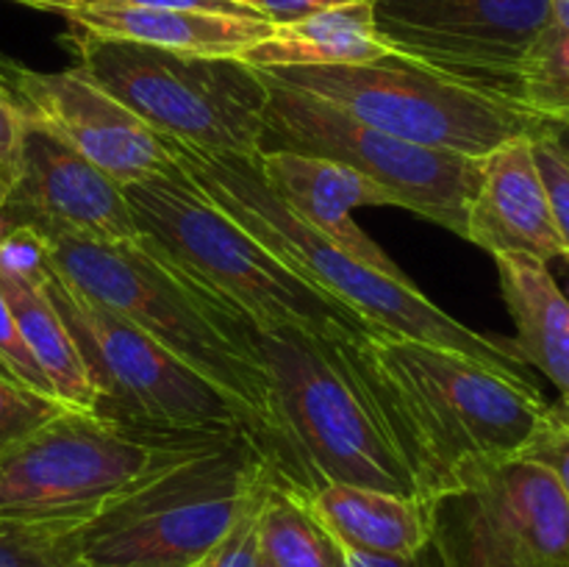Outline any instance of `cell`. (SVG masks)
<instances>
[{"label": "cell", "instance_id": "obj_33", "mask_svg": "<svg viewBox=\"0 0 569 567\" xmlns=\"http://www.w3.org/2000/svg\"><path fill=\"white\" fill-rule=\"evenodd\" d=\"M20 145H22V115L14 100L0 89V178L6 183L14 181L17 167H20Z\"/></svg>", "mask_w": 569, "mask_h": 567}, {"label": "cell", "instance_id": "obj_28", "mask_svg": "<svg viewBox=\"0 0 569 567\" xmlns=\"http://www.w3.org/2000/svg\"><path fill=\"white\" fill-rule=\"evenodd\" d=\"M520 456L548 467L559 478L569 500V400L561 398L556 404H548L539 428Z\"/></svg>", "mask_w": 569, "mask_h": 567}, {"label": "cell", "instance_id": "obj_8", "mask_svg": "<svg viewBox=\"0 0 569 567\" xmlns=\"http://www.w3.org/2000/svg\"><path fill=\"white\" fill-rule=\"evenodd\" d=\"M64 44L94 83L161 139L256 161L270 87L256 67L67 31Z\"/></svg>", "mask_w": 569, "mask_h": 567}, {"label": "cell", "instance_id": "obj_38", "mask_svg": "<svg viewBox=\"0 0 569 567\" xmlns=\"http://www.w3.org/2000/svg\"><path fill=\"white\" fill-rule=\"evenodd\" d=\"M11 3H20V6H28V9H37L42 0H11Z\"/></svg>", "mask_w": 569, "mask_h": 567}, {"label": "cell", "instance_id": "obj_27", "mask_svg": "<svg viewBox=\"0 0 569 567\" xmlns=\"http://www.w3.org/2000/svg\"><path fill=\"white\" fill-rule=\"evenodd\" d=\"M531 142L533 159H537L539 176H542L545 181V192H548L556 228H559L569 253V150L559 142V137L550 131L548 122L533 133Z\"/></svg>", "mask_w": 569, "mask_h": 567}, {"label": "cell", "instance_id": "obj_2", "mask_svg": "<svg viewBox=\"0 0 569 567\" xmlns=\"http://www.w3.org/2000/svg\"><path fill=\"white\" fill-rule=\"evenodd\" d=\"M176 167L233 222L253 233L295 276L356 311L372 331L442 345L503 372L528 376L511 339L487 337L445 315L409 278H392L365 265L306 226L272 195L250 159L189 148L167 139Z\"/></svg>", "mask_w": 569, "mask_h": 567}, {"label": "cell", "instance_id": "obj_18", "mask_svg": "<svg viewBox=\"0 0 569 567\" xmlns=\"http://www.w3.org/2000/svg\"><path fill=\"white\" fill-rule=\"evenodd\" d=\"M67 31L114 42L194 56L239 59L244 50L272 33V22L259 14H211L189 9H148V6H87L61 14Z\"/></svg>", "mask_w": 569, "mask_h": 567}, {"label": "cell", "instance_id": "obj_22", "mask_svg": "<svg viewBox=\"0 0 569 567\" xmlns=\"http://www.w3.org/2000/svg\"><path fill=\"white\" fill-rule=\"evenodd\" d=\"M0 295L14 315L17 328L26 339L28 350L48 376L53 395L76 411H94V387L89 381L87 365L61 320L59 309L50 300L42 284L0 272Z\"/></svg>", "mask_w": 569, "mask_h": 567}, {"label": "cell", "instance_id": "obj_44", "mask_svg": "<svg viewBox=\"0 0 569 567\" xmlns=\"http://www.w3.org/2000/svg\"><path fill=\"white\" fill-rule=\"evenodd\" d=\"M264 567H270V565H264Z\"/></svg>", "mask_w": 569, "mask_h": 567}, {"label": "cell", "instance_id": "obj_11", "mask_svg": "<svg viewBox=\"0 0 569 567\" xmlns=\"http://www.w3.org/2000/svg\"><path fill=\"white\" fill-rule=\"evenodd\" d=\"M270 87L261 150H295L353 167L387 189L392 206L467 239L470 206L481 187L483 159L422 148L376 131L306 92Z\"/></svg>", "mask_w": 569, "mask_h": 567}, {"label": "cell", "instance_id": "obj_37", "mask_svg": "<svg viewBox=\"0 0 569 567\" xmlns=\"http://www.w3.org/2000/svg\"><path fill=\"white\" fill-rule=\"evenodd\" d=\"M6 198H9V183H6L3 178H0V209H3Z\"/></svg>", "mask_w": 569, "mask_h": 567}, {"label": "cell", "instance_id": "obj_35", "mask_svg": "<svg viewBox=\"0 0 569 567\" xmlns=\"http://www.w3.org/2000/svg\"><path fill=\"white\" fill-rule=\"evenodd\" d=\"M550 28L553 33H569V0H548Z\"/></svg>", "mask_w": 569, "mask_h": 567}, {"label": "cell", "instance_id": "obj_21", "mask_svg": "<svg viewBox=\"0 0 569 567\" xmlns=\"http://www.w3.org/2000/svg\"><path fill=\"white\" fill-rule=\"evenodd\" d=\"M392 56L389 44L378 37L372 3H350L320 11L306 20L276 26L272 33L239 59L256 70L272 67H331L361 64Z\"/></svg>", "mask_w": 569, "mask_h": 567}, {"label": "cell", "instance_id": "obj_43", "mask_svg": "<svg viewBox=\"0 0 569 567\" xmlns=\"http://www.w3.org/2000/svg\"><path fill=\"white\" fill-rule=\"evenodd\" d=\"M231 3H239V0H231ZM239 6H242V3H239Z\"/></svg>", "mask_w": 569, "mask_h": 567}, {"label": "cell", "instance_id": "obj_24", "mask_svg": "<svg viewBox=\"0 0 569 567\" xmlns=\"http://www.w3.org/2000/svg\"><path fill=\"white\" fill-rule=\"evenodd\" d=\"M515 100L550 126L569 120V33L539 39L517 76Z\"/></svg>", "mask_w": 569, "mask_h": 567}, {"label": "cell", "instance_id": "obj_14", "mask_svg": "<svg viewBox=\"0 0 569 567\" xmlns=\"http://www.w3.org/2000/svg\"><path fill=\"white\" fill-rule=\"evenodd\" d=\"M0 89L26 120L48 128L122 187L178 170L167 139L150 131L78 64L39 72L0 56Z\"/></svg>", "mask_w": 569, "mask_h": 567}, {"label": "cell", "instance_id": "obj_29", "mask_svg": "<svg viewBox=\"0 0 569 567\" xmlns=\"http://www.w3.org/2000/svg\"><path fill=\"white\" fill-rule=\"evenodd\" d=\"M267 481H270V478H267ZM264 489H261L259 498L248 506V511L233 523L231 531H228L214 548L206 550L192 567H264V556H261L259 545V506L261 498H264Z\"/></svg>", "mask_w": 569, "mask_h": 567}, {"label": "cell", "instance_id": "obj_32", "mask_svg": "<svg viewBox=\"0 0 569 567\" xmlns=\"http://www.w3.org/2000/svg\"><path fill=\"white\" fill-rule=\"evenodd\" d=\"M239 3L253 11V14L264 17L272 26H287V22H298L311 14H320V11L337 9V6L376 3V0H239Z\"/></svg>", "mask_w": 569, "mask_h": 567}, {"label": "cell", "instance_id": "obj_13", "mask_svg": "<svg viewBox=\"0 0 569 567\" xmlns=\"http://www.w3.org/2000/svg\"><path fill=\"white\" fill-rule=\"evenodd\" d=\"M372 11L392 53L509 100L550 28L548 0H376Z\"/></svg>", "mask_w": 569, "mask_h": 567}, {"label": "cell", "instance_id": "obj_26", "mask_svg": "<svg viewBox=\"0 0 569 567\" xmlns=\"http://www.w3.org/2000/svg\"><path fill=\"white\" fill-rule=\"evenodd\" d=\"M67 406L0 372V454L26 439Z\"/></svg>", "mask_w": 569, "mask_h": 567}, {"label": "cell", "instance_id": "obj_40", "mask_svg": "<svg viewBox=\"0 0 569 567\" xmlns=\"http://www.w3.org/2000/svg\"><path fill=\"white\" fill-rule=\"evenodd\" d=\"M565 295L569 298V276H567V289H565Z\"/></svg>", "mask_w": 569, "mask_h": 567}, {"label": "cell", "instance_id": "obj_30", "mask_svg": "<svg viewBox=\"0 0 569 567\" xmlns=\"http://www.w3.org/2000/svg\"><path fill=\"white\" fill-rule=\"evenodd\" d=\"M0 272L42 284L48 278V239L31 226H11L0 239Z\"/></svg>", "mask_w": 569, "mask_h": 567}, {"label": "cell", "instance_id": "obj_1", "mask_svg": "<svg viewBox=\"0 0 569 567\" xmlns=\"http://www.w3.org/2000/svg\"><path fill=\"white\" fill-rule=\"evenodd\" d=\"M267 372L261 454L281 484L326 481L437 504L426 459L400 417L367 334L253 331Z\"/></svg>", "mask_w": 569, "mask_h": 567}, {"label": "cell", "instance_id": "obj_16", "mask_svg": "<svg viewBox=\"0 0 569 567\" xmlns=\"http://www.w3.org/2000/svg\"><path fill=\"white\" fill-rule=\"evenodd\" d=\"M531 139L533 133L509 139L483 159L481 187L467 220V242L492 256L526 253L545 265H569Z\"/></svg>", "mask_w": 569, "mask_h": 567}, {"label": "cell", "instance_id": "obj_12", "mask_svg": "<svg viewBox=\"0 0 569 567\" xmlns=\"http://www.w3.org/2000/svg\"><path fill=\"white\" fill-rule=\"evenodd\" d=\"M442 567H569V500L533 459L503 461L433 509Z\"/></svg>", "mask_w": 569, "mask_h": 567}, {"label": "cell", "instance_id": "obj_4", "mask_svg": "<svg viewBox=\"0 0 569 567\" xmlns=\"http://www.w3.org/2000/svg\"><path fill=\"white\" fill-rule=\"evenodd\" d=\"M48 239L56 276L137 326L153 342L187 361L194 372L253 417L259 445L267 426V372L253 328L183 276L150 239L94 245L70 237Z\"/></svg>", "mask_w": 569, "mask_h": 567}, {"label": "cell", "instance_id": "obj_6", "mask_svg": "<svg viewBox=\"0 0 569 567\" xmlns=\"http://www.w3.org/2000/svg\"><path fill=\"white\" fill-rule=\"evenodd\" d=\"M248 431L209 439L72 531L78 567H192L267 487Z\"/></svg>", "mask_w": 569, "mask_h": 567}, {"label": "cell", "instance_id": "obj_10", "mask_svg": "<svg viewBox=\"0 0 569 567\" xmlns=\"http://www.w3.org/2000/svg\"><path fill=\"white\" fill-rule=\"evenodd\" d=\"M44 289L87 365L98 398L92 415L161 431H248L259 442L253 417L187 361L53 270L44 278Z\"/></svg>", "mask_w": 569, "mask_h": 567}, {"label": "cell", "instance_id": "obj_9", "mask_svg": "<svg viewBox=\"0 0 569 567\" xmlns=\"http://www.w3.org/2000/svg\"><path fill=\"white\" fill-rule=\"evenodd\" d=\"M259 72L264 81L326 100L389 137L470 159H487L509 139L528 137L545 126L515 100L398 53L361 64L272 67Z\"/></svg>", "mask_w": 569, "mask_h": 567}, {"label": "cell", "instance_id": "obj_31", "mask_svg": "<svg viewBox=\"0 0 569 567\" xmlns=\"http://www.w3.org/2000/svg\"><path fill=\"white\" fill-rule=\"evenodd\" d=\"M0 365L6 367V372H9L14 381L26 384V387L37 389V392L56 398L48 376H44L42 367L37 365V359H33L31 350H28L26 339H22L14 315H11L3 295H0Z\"/></svg>", "mask_w": 569, "mask_h": 567}, {"label": "cell", "instance_id": "obj_34", "mask_svg": "<svg viewBox=\"0 0 569 567\" xmlns=\"http://www.w3.org/2000/svg\"><path fill=\"white\" fill-rule=\"evenodd\" d=\"M339 545V559L342 567H420V559H395V556H378L367 554V550L348 548V545Z\"/></svg>", "mask_w": 569, "mask_h": 567}, {"label": "cell", "instance_id": "obj_23", "mask_svg": "<svg viewBox=\"0 0 569 567\" xmlns=\"http://www.w3.org/2000/svg\"><path fill=\"white\" fill-rule=\"evenodd\" d=\"M259 545L270 567H342L337 539L272 470L259 506Z\"/></svg>", "mask_w": 569, "mask_h": 567}, {"label": "cell", "instance_id": "obj_15", "mask_svg": "<svg viewBox=\"0 0 569 567\" xmlns=\"http://www.w3.org/2000/svg\"><path fill=\"white\" fill-rule=\"evenodd\" d=\"M0 215L9 226H31L44 237L94 245H122L142 237L126 187L26 117L20 167Z\"/></svg>", "mask_w": 569, "mask_h": 567}, {"label": "cell", "instance_id": "obj_25", "mask_svg": "<svg viewBox=\"0 0 569 567\" xmlns=\"http://www.w3.org/2000/svg\"><path fill=\"white\" fill-rule=\"evenodd\" d=\"M0 567H78L72 531L0 523Z\"/></svg>", "mask_w": 569, "mask_h": 567}, {"label": "cell", "instance_id": "obj_19", "mask_svg": "<svg viewBox=\"0 0 569 567\" xmlns=\"http://www.w3.org/2000/svg\"><path fill=\"white\" fill-rule=\"evenodd\" d=\"M295 495L315 520L348 548L395 559H420L431 548L437 504L339 481Z\"/></svg>", "mask_w": 569, "mask_h": 567}, {"label": "cell", "instance_id": "obj_5", "mask_svg": "<svg viewBox=\"0 0 569 567\" xmlns=\"http://www.w3.org/2000/svg\"><path fill=\"white\" fill-rule=\"evenodd\" d=\"M126 198L142 237L253 331L372 334L356 311L295 276L181 170L128 183Z\"/></svg>", "mask_w": 569, "mask_h": 567}, {"label": "cell", "instance_id": "obj_20", "mask_svg": "<svg viewBox=\"0 0 569 567\" xmlns=\"http://www.w3.org/2000/svg\"><path fill=\"white\" fill-rule=\"evenodd\" d=\"M509 315L517 337L511 348L526 365L556 384L569 400V298L545 261L526 253L495 256Z\"/></svg>", "mask_w": 569, "mask_h": 567}, {"label": "cell", "instance_id": "obj_36", "mask_svg": "<svg viewBox=\"0 0 569 567\" xmlns=\"http://www.w3.org/2000/svg\"><path fill=\"white\" fill-rule=\"evenodd\" d=\"M548 126H550V122H548ZM550 131H553L556 137H559V142L569 150V126H550Z\"/></svg>", "mask_w": 569, "mask_h": 567}, {"label": "cell", "instance_id": "obj_7", "mask_svg": "<svg viewBox=\"0 0 569 567\" xmlns=\"http://www.w3.org/2000/svg\"><path fill=\"white\" fill-rule=\"evenodd\" d=\"M220 434L139 428L64 409L0 454V523L76 531Z\"/></svg>", "mask_w": 569, "mask_h": 567}, {"label": "cell", "instance_id": "obj_17", "mask_svg": "<svg viewBox=\"0 0 569 567\" xmlns=\"http://www.w3.org/2000/svg\"><path fill=\"white\" fill-rule=\"evenodd\" d=\"M256 167L272 195L306 226L365 265L392 278H406L403 270L350 217L359 206H392L387 189L342 161L295 150H261Z\"/></svg>", "mask_w": 569, "mask_h": 567}, {"label": "cell", "instance_id": "obj_3", "mask_svg": "<svg viewBox=\"0 0 569 567\" xmlns=\"http://www.w3.org/2000/svg\"><path fill=\"white\" fill-rule=\"evenodd\" d=\"M372 361L415 434L437 504L517 459L548 400L531 376H515L442 345L367 334Z\"/></svg>", "mask_w": 569, "mask_h": 567}, {"label": "cell", "instance_id": "obj_41", "mask_svg": "<svg viewBox=\"0 0 569 567\" xmlns=\"http://www.w3.org/2000/svg\"><path fill=\"white\" fill-rule=\"evenodd\" d=\"M0 372H3V376H9V372H6V367L3 365H0ZM11 378V376H9Z\"/></svg>", "mask_w": 569, "mask_h": 567}, {"label": "cell", "instance_id": "obj_39", "mask_svg": "<svg viewBox=\"0 0 569 567\" xmlns=\"http://www.w3.org/2000/svg\"><path fill=\"white\" fill-rule=\"evenodd\" d=\"M9 228H11V226H9V220H6V217L0 215V239H3V233L9 231Z\"/></svg>", "mask_w": 569, "mask_h": 567}, {"label": "cell", "instance_id": "obj_42", "mask_svg": "<svg viewBox=\"0 0 569 567\" xmlns=\"http://www.w3.org/2000/svg\"><path fill=\"white\" fill-rule=\"evenodd\" d=\"M559 126H569V120L567 122H559Z\"/></svg>", "mask_w": 569, "mask_h": 567}]
</instances>
